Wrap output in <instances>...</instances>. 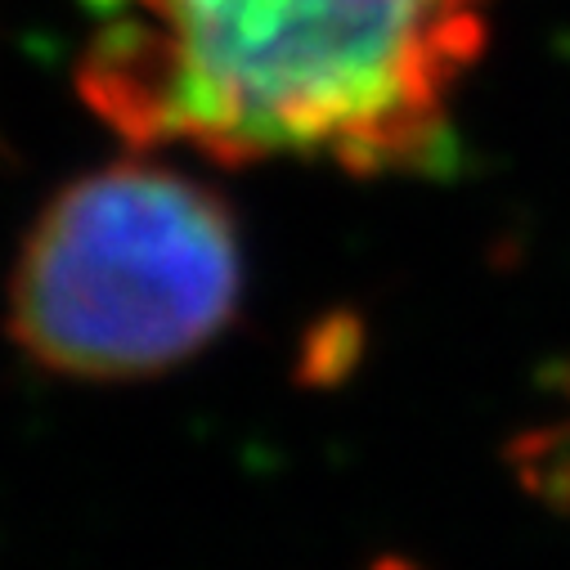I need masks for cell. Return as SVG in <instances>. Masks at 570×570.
I'll return each instance as SVG.
<instances>
[{
  "label": "cell",
  "instance_id": "7a4b0ae2",
  "mask_svg": "<svg viewBox=\"0 0 570 570\" xmlns=\"http://www.w3.org/2000/svg\"><path fill=\"white\" fill-rule=\"evenodd\" d=\"M238 288L229 207L171 167L121 163L72 180L32 225L10 333L63 377H149L216 342Z\"/></svg>",
  "mask_w": 570,
  "mask_h": 570
},
{
  "label": "cell",
  "instance_id": "6da1fadb",
  "mask_svg": "<svg viewBox=\"0 0 570 570\" xmlns=\"http://www.w3.org/2000/svg\"><path fill=\"white\" fill-rule=\"evenodd\" d=\"M77 90L139 149L360 176L436 154L485 0H86Z\"/></svg>",
  "mask_w": 570,
  "mask_h": 570
}]
</instances>
